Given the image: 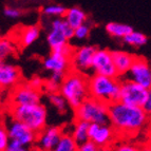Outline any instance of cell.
<instances>
[{
	"instance_id": "obj_19",
	"label": "cell",
	"mask_w": 151,
	"mask_h": 151,
	"mask_svg": "<svg viewBox=\"0 0 151 151\" xmlns=\"http://www.w3.org/2000/svg\"><path fill=\"white\" fill-rule=\"evenodd\" d=\"M68 24L73 29H76L79 25L88 22V15L87 13L79 6H72V8H67L65 14L63 16Z\"/></svg>"
},
{
	"instance_id": "obj_22",
	"label": "cell",
	"mask_w": 151,
	"mask_h": 151,
	"mask_svg": "<svg viewBox=\"0 0 151 151\" xmlns=\"http://www.w3.org/2000/svg\"><path fill=\"white\" fill-rule=\"evenodd\" d=\"M105 29H106V32L111 37L117 38V39H124L129 33L133 31L131 25L123 22H115V21L108 22L106 24V27H105Z\"/></svg>"
},
{
	"instance_id": "obj_7",
	"label": "cell",
	"mask_w": 151,
	"mask_h": 151,
	"mask_svg": "<svg viewBox=\"0 0 151 151\" xmlns=\"http://www.w3.org/2000/svg\"><path fill=\"white\" fill-rule=\"evenodd\" d=\"M73 48L69 45L57 50H51L50 54L45 56L42 60V67L45 70L51 73H58L65 75L71 68V55Z\"/></svg>"
},
{
	"instance_id": "obj_37",
	"label": "cell",
	"mask_w": 151,
	"mask_h": 151,
	"mask_svg": "<svg viewBox=\"0 0 151 151\" xmlns=\"http://www.w3.org/2000/svg\"><path fill=\"white\" fill-rule=\"evenodd\" d=\"M30 150L31 151H48V150H45V149H42V148H40V147H38V146H33L32 148H30Z\"/></svg>"
},
{
	"instance_id": "obj_33",
	"label": "cell",
	"mask_w": 151,
	"mask_h": 151,
	"mask_svg": "<svg viewBox=\"0 0 151 151\" xmlns=\"http://www.w3.org/2000/svg\"><path fill=\"white\" fill-rule=\"evenodd\" d=\"M78 151H101V147H98L95 143L92 141H87L86 143H83L78 145Z\"/></svg>"
},
{
	"instance_id": "obj_1",
	"label": "cell",
	"mask_w": 151,
	"mask_h": 151,
	"mask_svg": "<svg viewBox=\"0 0 151 151\" xmlns=\"http://www.w3.org/2000/svg\"><path fill=\"white\" fill-rule=\"evenodd\" d=\"M150 123L151 116L142 107L130 106L119 101L109 105V124L117 137H135L146 130Z\"/></svg>"
},
{
	"instance_id": "obj_3",
	"label": "cell",
	"mask_w": 151,
	"mask_h": 151,
	"mask_svg": "<svg viewBox=\"0 0 151 151\" xmlns=\"http://www.w3.org/2000/svg\"><path fill=\"white\" fill-rule=\"evenodd\" d=\"M9 114L37 134L48 126V110L41 103L28 106H9Z\"/></svg>"
},
{
	"instance_id": "obj_40",
	"label": "cell",
	"mask_w": 151,
	"mask_h": 151,
	"mask_svg": "<svg viewBox=\"0 0 151 151\" xmlns=\"http://www.w3.org/2000/svg\"><path fill=\"white\" fill-rule=\"evenodd\" d=\"M0 91H1V89H0Z\"/></svg>"
},
{
	"instance_id": "obj_25",
	"label": "cell",
	"mask_w": 151,
	"mask_h": 151,
	"mask_svg": "<svg viewBox=\"0 0 151 151\" xmlns=\"http://www.w3.org/2000/svg\"><path fill=\"white\" fill-rule=\"evenodd\" d=\"M123 41L126 45H130V47H133V48H141V47H144L145 45H147L148 37L144 33L133 30L131 33H129L126 37L124 38Z\"/></svg>"
},
{
	"instance_id": "obj_2",
	"label": "cell",
	"mask_w": 151,
	"mask_h": 151,
	"mask_svg": "<svg viewBox=\"0 0 151 151\" xmlns=\"http://www.w3.org/2000/svg\"><path fill=\"white\" fill-rule=\"evenodd\" d=\"M88 75L71 70L65 74L59 86V93L65 97L71 109L75 110L89 97Z\"/></svg>"
},
{
	"instance_id": "obj_39",
	"label": "cell",
	"mask_w": 151,
	"mask_h": 151,
	"mask_svg": "<svg viewBox=\"0 0 151 151\" xmlns=\"http://www.w3.org/2000/svg\"><path fill=\"white\" fill-rule=\"evenodd\" d=\"M101 151H111V148H106V149H101Z\"/></svg>"
},
{
	"instance_id": "obj_10",
	"label": "cell",
	"mask_w": 151,
	"mask_h": 151,
	"mask_svg": "<svg viewBox=\"0 0 151 151\" xmlns=\"http://www.w3.org/2000/svg\"><path fill=\"white\" fill-rule=\"evenodd\" d=\"M96 48L95 45H83L77 48H73L72 55H71V68L72 70L77 71L79 73L85 75L92 74V61L93 56L95 54ZM89 76V75H88Z\"/></svg>"
},
{
	"instance_id": "obj_36",
	"label": "cell",
	"mask_w": 151,
	"mask_h": 151,
	"mask_svg": "<svg viewBox=\"0 0 151 151\" xmlns=\"http://www.w3.org/2000/svg\"><path fill=\"white\" fill-rule=\"evenodd\" d=\"M142 151H151V144L147 143L142 145Z\"/></svg>"
},
{
	"instance_id": "obj_17",
	"label": "cell",
	"mask_w": 151,
	"mask_h": 151,
	"mask_svg": "<svg viewBox=\"0 0 151 151\" xmlns=\"http://www.w3.org/2000/svg\"><path fill=\"white\" fill-rule=\"evenodd\" d=\"M111 55H112L114 67H115L116 72L119 74V77L126 76L130 68L132 67V65H133L136 56L130 53V52L121 50L111 51Z\"/></svg>"
},
{
	"instance_id": "obj_12",
	"label": "cell",
	"mask_w": 151,
	"mask_h": 151,
	"mask_svg": "<svg viewBox=\"0 0 151 151\" xmlns=\"http://www.w3.org/2000/svg\"><path fill=\"white\" fill-rule=\"evenodd\" d=\"M117 135L110 124H90L89 139L101 149L111 148L117 141Z\"/></svg>"
},
{
	"instance_id": "obj_23",
	"label": "cell",
	"mask_w": 151,
	"mask_h": 151,
	"mask_svg": "<svg viewBox=\"0 0 151 151\" xmlns=\"http://www.w3.org/2000/svg\"><path fill=\"white\" fill-rule=\"evenodd\" d=\"M65 11H67V8L60 3H50L41 9V15L49 19L63 18Z\"/></svg>"
},
{
	"instance_id": "obj_4",
	"label": "cell",
	"mask_w": 151,
	"mask_h": 151,
	"mask_svg": "<svg viewBox=\"0 0 151 151\" xmlns=\"http://www.w3.org/2000/svg\"><path fill=\"white\" fill-rule=\"evenodd\" d=\"M88 86L90 97L108 105L119 101L121 89V79L119 77H108L92 73L89 75Z\"/></svg>"
},
{
	"instance_id": "obj_31",
	"label": "cell",
	"mask_w": 151,
	"mask_h": 151,
	"mask_svg": "<svg viewBox=\"0 0 151 151\" xmlns=\"http://www.w3.org/2000/svg\"><path fill=\"white\" fill-rule=\"evenodd\" d=\"M3 15L9 19H18L22 15L21 10L18 8H14V6H5L3 9Z\"/></svg>"
},
{
	"instance_id": "obj_14",
	"label": "cell",
	"mask_w": 151,
	"mask_h": 151,
	"mask_svg": "<svg viewBox=\"0 0 151 151\" xmlns=\"http://www.w3.org/2000/svg\"><path fill=\"white\" fill-rule=\"evenodd\" d=\"M127 76L128 79L151 91V65L146 58L136 56Z\"/></svg>"
},
{
	"instance_id": "obj_30",
	"label": "cell",
	"mask_w": 151,
	"mask_h": 151,
	"mask_svg": "<svg viewBox=\"0 0 151 151\" xmlns=\"http://www.w3.org/2000/svg\"><path fill=\"white\" fill-rule=\"evenodd\" d=\"M11 139L5 124L0 122V151H5Z\"/></svg>"
},
{
	"instance_id": "obj_11",
	"label": "cell",
	"mask_w": 151,
	"mask_h": 151,
	"mask_svg": "<svg viewBox=\"0 0 151 151\" xmlns=\"http://www.w3.org/2000/svg\"><path fill=\"white\" fill-rule=\"evenodd\" d=\"M5 126L8 129L11 141L17 142L28 148H32L33 146L36 145L37 133L29 128L28 126H25L21 122L16 121L10 116V121Z\"/></svg>"
},
{
	"instance_id": "obj_5",
	"label": "cell",
	"mask_w": 151,
	"mask_h": 151,
	"mask_svg": "<svg viewBox=\"0 0 151 151\" xmlns=\"http://www.w3.org/2000/svg\"><path fill=\"white\" fill-rule=\"evenodd\" d=\"M75 119L89 124L109 123V105L89 96L74 110Z\"/></svg>"
},
{
	"instance_id": "obj_38",
	"label": "cell",
	"mask_w": 151,
	"mask_h": 151,
	"mask_svg": "<svg viewBox=\"0 0 151 151\" xmlns=\"http://www.w3.org/2000/svg\"><path fill=\"white\" fill-rule=\"evenodd\" d=\"M148 143L151 144V123L148 127Z\"/></svg>"
},
{
	"instance_id": "obj_27",
	"label": "cell",
	"mask_w": 151,
	"mask_h": 151,
	"mask_svg": "<svg viewBox=\"0 0 151 151\" xmlns=\"http://www.w3.org/2000/svg\"><path fill=\"white\" fill-rule=\"evenodd\" d=\"M65 75L58 73H51V76L45 81V92H56L59 90V86L63 83V79Z\"/></svg>"
},
{
	"instance_id": "obj_18",
	"label": "cell",
	"mask_w": 151,
	"mask_h": 151,
	"mask_svg": "<svg viewBox=\"0 0 151 151\" xmlns=\"http://www.w3.org/2000/svg\"><path fill=\"white\" fill-rule=\"evenodd\" d=\"M40 27L37 24L22 27L18 32V38H16L15 41L21 48H28L37 41L40 36Z\"/></svg>"
},
{
	"instance_id": "obj_29",
	"label": "cell",
	"mask_w": 151,
	"mask_h": 151,
	"mask_svg": "<svg viewBox=\"0 0 151 151\" xmlns=\"http://www.w3.org/2000/svg\"><path fill=\"white\" fill-rule=\"evenodd\" d=\"M91 33V24L89 22L83 23V24L79 25L76 29H74V38H76L77 40H83L87 39L88 36Z\"/></svg>"
},
{
	"instance_id": "obj_6",
	"label": "cell",
	"mask_w": 151,
	"mask_h": 151,
	"mask_svg": "<svg viewBox=\"0 0 151 151\" xmlns=\"http://www.w3.org/2000/svg\"><path fill=\"white\" fill-rule=\"evenodd\" d=\"M74 38V29L68 24L63 18L51 19L47 33V42L51 50H57L69 45Z\"/></svg>"
},
{
	"instance_id": "obj_13",
	"label": "cell",
	"mask_w": 151,
	"mask_h": 151,
	"mask_svg": "<svg viewBox=\"0 0 151 151\" xmlns=\"http://www.w3.org/2000/svg\"><path fill=\"white\" fill-rule=\"evenodd\" d=\"M92 73L108 77H119L110 50L97 48L92 61Z\"/></svg>"
},
{
	"instance_id": "obj_34",
	"label": "cell",
	"mask_w": 151,
	"mask_h": 151,
	"mask_svg": "<svg viewBox=\"0 0 151 151\" xmlns=\"http://www.w3.org/2000/svg\"><path fill=\"white\" fill-rule=\"evenodd\" d=\"M5 151H31V150H30V148L22 146L21 144L17 143V142L10 141V143H9Z\"/></svg>"
},
{
	"instance_id": "obj_24",
	"label": "cell",
	"mask_w": 151,
	"mask_h": 151,
	"mask_svg": "<svg viewBox=\"0 0 151 151\" xmlns=\"http://www.w3.org/2000/svg\"><path fill=\"white\" fill-rule=\"evenodd\" d=\"M52 151H78V145L71 136V134L63 130L60 139Z\"/></svg>"
},
{
	"instance_id": "obj_26",
	"label": "cell",
	"mask_w": 151,
	"mask_h": 151,
	"mask_svg": "<svg viewBox=\"0 0 151 151\" xmlns=\"http://www.w3.org/2000/svg\"><path fill=\"white\" fill-rule=\"evenodd\" d=\"M45 94H47V98H48L49 103H50L59 113H65V112H67V109H68L69 105H68V103H67V101L65 99V97L59 93V91H56V92H49V93H45Z\"/></svg>"
},
{
	"instance_id": "obj_15",
	"label": "cell",
	"mask_w": 151,
	"mask_h": 151,
	"mask_svg": "<svg viewBox=\"0 0 151 151\" xmlns=\"http://www.w3.org/2000/svg\"><path fill=\"white\" fill-rule=\"evenodd\" d=\"M20 83H22V73L18 65L3 61L0 63V89L13 90Z\"/></svg>"
},
{
	"instance_id": "obj_20",
	"label": "cell",
	"mask_w": 151,
	"mask_h": 151,
	"mask_svg": "<svg viewBox=\"0 0 151 151\" xmlns=\"http://www.w3.org/2000/svg\"><path fill=\"white\" fill-rule=\"evenodd\" d=\"M18 45L13 37H0V63L8 61L17 54Z\"/></svg>"
},
{
	"instance_id": "obj_28",
	"label": "cell",
	"mask_w": 151,
	"mask_h": 151,
	"mask_svg": "<svg viewBox=\"0 0 151 151\" xmlns=\"http://www.w3.org/2000/svg\"><path fill=\"white\" fill-rule=\"evenodd\" d=\"M111 151H142V145L137 143H132L128 139L122 142H116L115 145L111 147Z\"/></svg>"
},
{
	"instance_id": "obj_8",
	"label": "cell",
	"mask_w": 151,
	"mask_h": 151,
	"mask_svg": "<svg viewBox=\"0 0 151 151\" xmlns=\"http://www.w3.org/2000/svg\"><path fill=\"white\" fill-rule=\"evenodd\" d=\"M149 94H150V91L143 88L128 78H124L121 81L119 101L122 103L143 108Z\"/></svg>"
},
{
	"instance_id": "obj_35",
	"label": "cell",
	"mask_w": 151,
	"mask_h": 151,
	"mask_svg": "<svg viewBox=\"0 0 151 151\" xmlns=\"http://www.w3.org/2000/svg\"><path fill=\"white\" fill-rule=\"evenodd\" d=\"M143 109L151 116V91H150V94H149L148 98H147L146 103H145V105L143 106Z\"/></svg>"
},
{
	"instance_id": "obj_21",
	"label": "cell",
	"mask_w": 151,
	"mask_h": 151,
	"mask_svg": "<svg viewBox=\"0 0 151 151\" xmlns=\"http://www.w3.org/2000/svg\"><path fill=\"white\" fill-rule=\"evenodd\" d=\"M89 126L90 124L83 121L75 119L72 124V128L69 133L73 137L77 145H81L83 143H86L89 141Z\"/></svg>"
},
{
	"instance_id": "obj_32",
	"label": "cell",
	"mask_w": 151,
	"mask_h": 151,
	"mask_svg": "<svg viewBox=\"0 0 151 151\" xmlns=\"http://www.w3.org/2000/svg\"><path fill=\"white\" fill-rule=\"evenodd\" d=\"M28 83H30L33 88H35V89H37V90L43 91V92H45V81H43L40 76H38V75L33 76Z\"/></svg>"
},
{
	"instance_id": "obj_16",
	"label": "cell",
	"mask_w": 151,
	"mask_h": 151,
	"mask_svg": "<svg viewBox=\"0 0 151 151\" xmlns=\"http://www.w3.org/2000/svg\"><path fill=\"white\" fill-rule=\"evenodd\" d=\"M63 128L60 126H47L40 133L37 134L36 146L45 150L52 151L60 139Z\"/></svg>"
},
{
	"instance_id": "obj_9",
	"label": "cell",
	"mask_w": 151,
	"mask_h": 151,
	"mask_svg": "<svg viewBox=\"0 0 151 151\" xmlns=\"http://www.w3.org/2000/svg\"><path fill=\"white\" fill-rule=\"evenodd\" d=\"M43 91L33 88L28 81H22L13 89L10 95V106H28L40 104Z\"/></svg>"
}]
</instances>
